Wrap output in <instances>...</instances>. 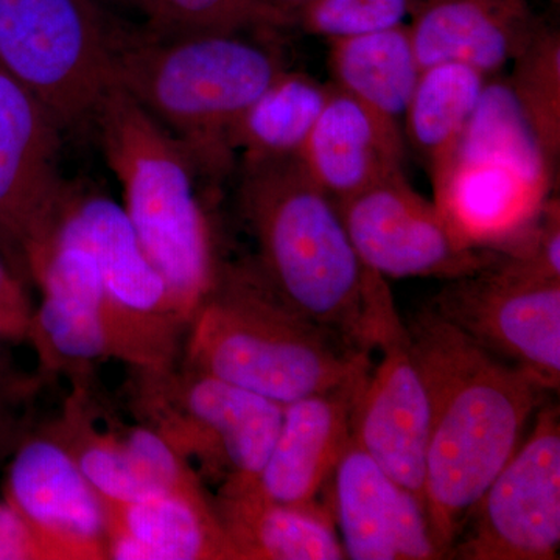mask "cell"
Here are the masks:
<instances>
[{"mask_svg":"<svg viewBox=\"0 0 560 560\" xmlns=\"http://www.w3.org/2000/svg\"><path fill=\"white\" fill-rule=\"evenodd\" d=\"M61 125L0 69V238L24 259L49 237L70 183L60 173Z\"/></svg>","mask_w":560,"mask_h":560,"instance_id":"cell-15","label":"cell"},{"mask_svg":"<svg viewBox=\"0 0 560 560\" xmlns=\"http://www.w3.org/2000/svg\"><path fill=\"white\" fill-rule=\"evenodd\" d=\"M488 80L480 70L455 62L422 69L401 127L429 173L451 160Z\"/></svg>","mask_w":560,"mask_h":560,"instance_id":"cell-26","label":"cell"},{"mask_svg":"<svg viewBox=\"0 0 560 560\" xmlns=\"http://www.w3.org/2000/svg\"><path fill=\"white\" fill-rule=\"evenodd\" d=\"M430 307L545 389L559 390L560 280L497 254L481 270L448 280Z\"/></svg>","mask_w":560,"mask_h":560,"instance_id":"cell-9","label":"cell"},{"mask_svg":"<svg viewBox=\"0 0 560 560\" xmlns=\"http://www.w3.org/2000/svg\"><path fill=\"white\" fill-rule=\"evenodd\" d=\"M98 2L120 3V5H132V0H98Z\"/></svg>","mask_w":560,"mask_h":560,"instance_id":"cell-35","label":"cell"},{"mask_svg":"<svg viewBox=\"0 0 560 560\" xmlns=\"http://www.w3.org/2000/svg\"><path fill=\"white\" fill-rule=\"evenodd\" d=\"M337 205L364 267L382 278L453 280L495 259L492 250L467 248L434 201L412 189L404 173Z\"/></svg>","mask_w":560,"mask_h":560,"instance_id":"cell-11","label":"cell"},{"mask_svg":"<svg viewBox=\"0 0 560 560\" xmlns=\"http://www.w3.org/2000/svg\"><path fill=\"white\" fill-rule=\"evenodd\" d=\"M2 497L43 560H108L105 503L49 427L28 431L11 453Z\"/></svg>","mask_w":560,"mask_h":560,"instance_id":"cell-14","label":"cell"},{"mask_svg":"<svg viewBox=\"0 0 560 560\" xmlns=\"http://www.w3.org/2000/svg\"><path fill=\"white\" fill-rule=\"evenodd\" d=\"M408 28L420 68L455 62L490 79L541 27L526 0H418Z\"/></svg>","mask_w":560,"mask_h":560,"instance_id":"cell-20","label":"cell"},{"mask_svg":"<svg viewBox=\"0 0 560 560\" xmlns=\"http://www.w3.org/2000/svg\"><path fill=\"white\" fill-rule=\"evenodd\" d=\"M98 0H0V69L62 130L94 121L116 84L113 27Z\"/></svg>","mask_w":560,"mask_h":560,"instance_id":"cell-8","label":"cell"},{"mask_svg":"<svg viewBox=\"0 0 560 560\" xmlns=\"http://www.w3.org/2000/svg\"><path fill=\"white\" fill-rule=\"evenodd\" d=\"M378 350L381 363L371 366L357 399L352 436L393 480L423 501L430 399L401 320Z\"/></svg>","mask_w":560,"mask_h":560,"instance_id":"cell-16","label":"cell"},{"mask_svg":"<svg viewBox=\"0 0 560 560\" xmlns=\"http://www.w3.org/2000/svg\"><path fill=\"white\" fill-rule=\"evenodd\" d=\"M407 331L430 399L423 503L434 544L447 559L550 390L430 305L412 316Z\"/></svg>","mask_w":560,"mask_h":560,"instance_id":"cell-1","label":"cell"},{"mask_svg":"<svg viewBox=\"0 0 560 560\" xmlns=\"http://www.w3.org/2000/svg\"><path fill=\"white\" fill-rule=\"evenodd\" d=\"M92 383H70L61 415L47 427L103 500L132 503L206 489L197 470L156 431L138 420L124 423L106 411Z\"/></svg>","mask_w":560,"mask_h":560,"instance_id":"cell-12","label":"cell"},{"mask_svg":"<svg viewBox=\"0 0 560 560\" xmlns=\"http://www.w3.org/2000/svg\"><path fill=\"white\" fill-rule=\"evenodd\" d=\"M241 206L254 265L280 300L353 349H378L401 320L388 282L364 267L337 201L298 158L243 161Z\"/></svg>","mask_w":560,"mask_h":560,"instance_id":"cell-2","label":"cell"},{"mask_svg":"<svg viewBox=\"0 0 560 560\" xmlns=\"http://www.w3.org/2000/svg\"><path fill=\"white\" fill-rule=\"evenodd\" d=\"M217 515L241 560H341L329 508L279 503L246 489L217 488Z\"/></svg>","mask_w":560,"mask_h":560,"instance_id":"cell-23","label":"cell"},{"mask_svg":"<svg viewBox=\"0 0 560 560\" xmlns=\"http://www.w3.org/2000/svg\"><path fill=\"white\" fill-rule=\"evenodd\" d=\"M54 232L84 246L101 272L113 360L128 370L178 364L187 323L120 202L70 184Z\"/></svg>","mask_w":560,"mask_h":560,"instance_id":"cell-7","label":"cell"},{"mask_svg":"<svg viewBox=\"0 0 560 560\" xmlns=\"http://www.w3.org/2000/svg\"><path fill=\"white\" fill-rule=\"evenodd\" d=\"M40 291L25 342L35 350L44 378L68 375L70 383L91 382L101 361L113 360L101 272L80 243L50 232L24 257Z\"/></svg>","mask_w":560,"mask_h":560,"instance_id":"cell-13","label":"cell"},{"mask_svg":"<svg viewBox=\"0 0 560 560\" xmlns=\"http://www.w3.org/2000/svg\"><path fill=\"white\" fill-rule=\"evenodd\" d=\"M346 559H442L423 501L350 438L327 495Z\"/></svg>","mask_w":560,"mask_h":560,"instance_id":"cell-17","label":"cell"},{"mask_svg":"<svg viewBox=\"0 0 560 560\" xmlns=\"http://www.w3.org/2000/svg\"><path fill=\"white\" fill-rule=\"evenodd\" d=\"M5 341H7V340H5V338H3V337H2V335H0V348H2V345H3V342H5ZM0 366H3L2 361H0Z\"/></svg>","mask_w":560,"mask_h":560,"instance_id":"cell-36","label":"cell"},{"mask_svg":"<svg viewBox=\"0 0 560 560\" xmlns=\"http://www.w3.org/2000/svg\"><path fill=\"white\" fill-rule=\"evenodd\" d=\"M161 36L235 33L264 27L254 0H132Z\"/></svg>","mask_w":560,"mask_h":560,"instance_id":"cell-29","label":"cell"},{"mask_svg":"<svg viewBox=\"0 0 560 560\" xmlns=\"http://www.w3.org/2000/svg\"><path fill=\"white\" fill-rule=\"evenodd\" d=\"M418 0H316L296 27L327 40L352 38L407 24Z\"/></svg>","mask_w":560,"mask_h":560,"instance_id":"cell-30","label":"cell"},{"mask_svg":"<svg viewBox=\"0 0 560 560\" xmlns=\"http://www.w3.org/2000/svg\"><path fill=\"white\" fill-rule=\"evenodd\" d=\"M46 378L0 366V459L10 458L33 429L32 408Z\"/></svg>","mask_w":560,"mask_h":560,"instance_id":"cell-31","label":"cell"},{"mask_svg":"<svg viewBox=\"0 0 560 560\" xmlns=\"http://www.w3.org/2000/svg\"><path fill=\"white\" fill-rule=\"evenodd\" d=\"M330 83L400 125L422 68L408 24L330 40Z\"/></svg>","mask_w":560,"mask_h":560,"instance_id":"cell-24","label":"cell"},{"mask_svg":"<svg viewBox=\"0 0 560 560\" xmlns=\"http://www.w3.org/2000/svg\"><path fill=\"white\" fill-rule=\"evenodd\" d=\"M127 381L132 419L156 431L206 485H245L259 475L282 405L180 363L130 370Z\"/></svg>","mask_w":560,"mask_h":560,"instance_id":"cell-6","label":"cell"},{"mask_svg":"<svg viewBox=\"0 0 560 560\" xmlns=\"http://www.w3.org/2000/svg\"><path fill=\"white\" fill-rule=\"evenodd\" d=\"M559 548V407L544 404L475 503L447 559L555 560Z\"/></svg>","mask_w":560,"mask_h":560,"instance_id":"cell-10","label":"cell"},{"mask_svg":"<svg viewBox=\"0 0 560 560\" xmlns=\"http://www.w3.org/2000/svg\"><path fill=\"white\" fill-rule=\"evenodd\" d=\"M366 375L285 405L278 438L259 475L245 485L220 488L246 489L279 503L329 508L331 478L352 438L353 411Z\"/></svg>","mask_w":560,"mask_h":560,"instance_id":"cell-18","label":"cell"},{"mask_svg":"<svg viewBox=\"0 0 560 560\" xmlns=\"http://www.w3.org/2000/svg\"><path fill=\"white\" fill-rule=\"evenodd\" d=\"M179 363L282 407L372 366L370 353L280 300L254 261L220 265L187 326Z\"/></svg>","mask_w":560,"mask_h":560,"instance_id":"cell-3","label":"cell"},{"mask_svg":"<svg viewBox=\"0 0 560 560\" xmlns=\"http://www.w3.org/2000/svg\"><path fill=\"white\" fill-rule=\"evenodd\" d=\"M453 156L506 161L551 186L558 171L515 98L510 81L499 75L490 77L486 83Z\"/></svg>","mask_w":560,"mask_h":560,"instance_id":"cell-27","label":"cell"},{"mask_svg":"<svg viewBox=\"0 0 560 560\" xmlns=\"http://www.w3.org/2000/svg\"><path fill=\"white\" fill-rule=\"evenodd\" d=\"M545 153L558 167L560 153V38L541 27L512 62L508 77Z\"/></svg>","mask_w":560,"mask_h":560,"instance_id":"cell-28","label":"cell"},{"mask_svg":"<svg viewBox=\"0 0 560 560\" xmlns=\"http://www.w3.org/2000/svg\"><path fill=\"white\" fill-rule=\"evenodd\" d=\"M140 245L171 290L187 326L221 261L197 191V162L138 102L110 88L94 117Z\"/></svg>","mask_w":560,"mask_h":560,"instance_id":"cell-5","label":"cell"},{"mask_svg":"<svg viewBox=\"0 0 560 560\" xmlns=\"http://www.w3.org/2000/svg\"><path fill=\"white\" fill-rule=\"evenodd\" d=\"M103 503L108 560H241L208 489Z\"/></svg>","mask_w":560,"mask_h":560,"instance_id":"cell-22","label":"cell"},{"mask_svg":"<svg viewBox=\"0 0 560 560\" xmlns=\"http://www.w3.org/2000/svg\"><path fill=\"white\" fill-rule=\"evenodd\" d=\"M404 140L400 125L331 84L298 161L319 189L340 202L404 173Z\"/></svg>","mask_w":560,"mask_h":560,"instance_id":"cell-21","label":"cell"},{"mask_svg":"<svg viewBox=\"0 0 560 560\" xmlns=\"http://www.w3.org/2000/svg\"><path fill=\"white\" fill-rule=\"evenodd\" d=\"M0 560H43L31 529L3 497L0 499Z\"/></svg>","mask_w":560,"mask_h":560,"instance_id":"cell-33","label":"cell"},{"mask_svg":"<svg viewBox=\"0 0 560 560\" xmlns=\"http://www.w3.org/2000/svg\"><path fill=\"white\" fill-rule=\"evenodd\" d=\"M433 201L467 248L504 254L539 220L552 186L517 165L458 158L430 173Z\"/></svg>","mask_w":560,"mask_h":560,"instance_id":"cell-19","label":"cell"},{"mask_svg":"<svg viewBox=\"0 0 560 560\" xmlns=\"http://www.w3.org/2000/svg\"><path fill=\"white\" fill-rule=\"evenodd\" d=\"M235 33L161 36L117 28V86L183 143L201 172L230 165L228 135L285 70L278 54Z\"/></svg>","mask_w":560,"mask_h":560,"instance_id":"cell-4","label":"cell"},{"mask_svg":"<svg viewBox=\"0 0 560 560\" xmlns=\"http://www.w3.org/2000/svg\"><path fill=\"white\" fill-rule=\"evenodd\" d=\"M33 305L21 280L0 259V335L11 342H25Z\"/></svg>","mask_w":560,"mask_h":560,"instance_id":"cell-32","label":"cell"},{"mask_svg":"<svg viewBox=\"0 0 560 560\" xmlns=\"http://www.w3.org/2000/svg\"><path fill=\"white\" fill-rule=\"evenodd\" d=\"M330 91V83H320L308 73L283 70L231 128V153L238 151L243 161L300 156Z\"/></svg>","mask_w":560,"mask_h":560,"instance_id":"cell-25","label":"cell"},{"mask_svg":"<svg viewBox=\"0 0 560 560\" xmlns=\"http://www.w3.org/2000/svg\"><path fill=\"white\" fill-rule=\"evenodd\" d=\"M261 25L268 27H291L302 13L311 9L316 0H254Z\"/></svg>","mask_w":560,"mask_h":560,"instance_id":"cell-34","label":"cell"}]
</instances>
